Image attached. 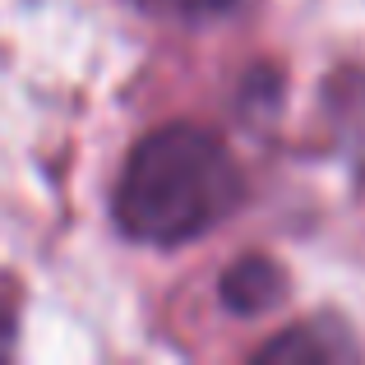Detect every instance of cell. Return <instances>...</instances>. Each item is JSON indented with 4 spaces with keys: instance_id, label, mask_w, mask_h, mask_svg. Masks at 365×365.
<instances>
[{
    "instance_id": "3957f363",
    "label": "cell",
    "mask_w": 365,
    "mask_h": 365,
    "mask_svg": "<svg viewBox=\"0 0 365 365\" xmlns=\"http://www.w3.org/2000/svg\"><path fill=\"white\" fill-rule=\"evenodd\" d=\"M255 361H314V365H329V361H356V342L347 338L342 329H319V324H301V329H287L282 338L264 342L255 351Z\"/></svg>"
},
{
    "instance_id": "277c9868",
    "label": "cell",
    "mask_w": 365,
    "mask_h": 365,
    "mask_svg": "<svg viewBox=\"0 0 365 365\" xmlns=\"http://www.w3.org/2000/svg\"><path fill=\"white\" fill-rule=\"evenodd\" d=\"M333 120H338V139L365 162V70H347L333 79Z\"/></svg>"
},
{
    "instance_id": "5b68a950",
    "label": "cell",
    "mask_w": 365,
    "mask_h": 365,
    "mask_svg": "<svg viewBox=\"0 0 365 365\" xmlns=\"http://www.w3.org/2000/svg\"><path fill=\"white\" fill-rule=\"evenodd\" d=\"M139 9H153V14L167 19H213L222 9H232L236 0H134Z\"/></svg>"
},
{
    "instance_id": "6da1fadb",
    "label": "cell",
    "mask_w": 365,
    "mask_h": 365,
    "mask_svg": "<svg viewBox=\"0 0 365 365\" xmlns=\"http://www.w3.org/2000/svg\"><path fill=\"white\" fill-rule=\"evenodd\" d=\"M245 199L232 148L204 125H162L143 134L116 180V222L130 241L185 245L213 232Z\"/></svg>"
},
{
    "instance_id": "7a4b0ae2",
    "label": "cell",
    "mask_w": 365,
    "mask_h": 365,
    "mask_svg": "<svg viewBox=\"0 0 365 365\" xmlns=\"http://www.w3.org/2000/svg\"><path fill=\"white\" fill-rule=\"evenodd\" d=\"M222 305L232 314H264L282 301V268L264 255H245L222 273Z\"/></svg>"
}]
</instances>
